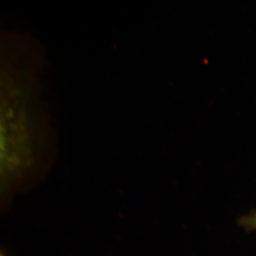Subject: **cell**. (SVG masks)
Masks as SVG:
<instances>
[{
    "label": "cell",
    "instance_id": "obj_1",
    "mask_svg": "<svg viewBox=\"0 0 256 256\" xmlns=\"http://www.w3.org/2000/svg\"><path fill=\"white\" fill-rule=\"evenodd\" d=\"M239 225L247 230H256V210L239 220Z\"/></svg>",
    "mask_w": 256,
    "mask_h": 256
}]
</instances>
